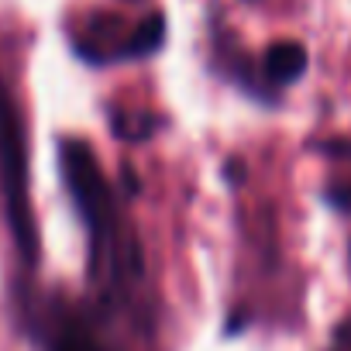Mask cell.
Returning a JSON list of instances; mask_svg holds the SVG:
<instances>
[{
  "label": "cell",
  "mask_w": 351,
  "mask_h": 351,
  "mask_svg": "<svg viewBox=\"0 0 351 351\" xmlns=\"http://www.w3.org/2000/svg\"><path fill=\"white\" fill-rule=\"evenodd\" d=\"M62 172L66 186L76 200V210L86 224L90 238V276L100 286L104 300H131L134 286L141 282V252L124 224L117 200L104 180V172L93 158L86 141L62 145Z\"/></svg>",
  "instance_id": "cell-1"
},
{
  "label": "cell",
  "mask_w": 351,
  "mask_h": 351,
  "mask_svg": "<svg viewBox=\"0 0 351 351\" xmlns=\"http://www.w3.org/2000/svg\"><path fill=\"white\" fill-rule=\"evenodd\" d=\"M52 351H104V348L97 344V337L83 324H62L56 341H52Z\"/></svg>",
  "instance_id": "cell-3"
},
{
  "label": "cell",
  "mask_w": 351,
  "mask_h": 351,
  "mask_svg": "<svg viewBox=\"0 0 351 351\" xmlns=\"http://www.w3.org/2000/svg\"><path fill=\"white\" fill-rule=\"evenodd\" d=\"M303 69H306V49L300 42H279L262 59V76L272 86H286V83L300 80Z\"/></svg>",
  "instance_id": "cell-2"
}]
</instances>
